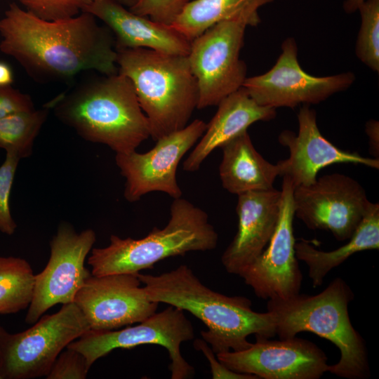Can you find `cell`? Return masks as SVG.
<instances>
[{"instance_id":"31","label":"cell","mask_w":379,"mask_h":379,"mask_svg":"<svg viewBox=\"0 0 379 379\" xmlns=\"http://www.w3.org/2000/svg\"><path fill=\"white\" fill-rule=\"evenodd\" d=\"M34 109L33 101L29 95L20 92L11 85L0 86V118Z\"/></svg>"},{"instance_id":"6","label":"cell","mask_w":379,"mask_h":379,"mask_svg":"<svg viewBox=\"0 0 379 379\" xmlns=\"http://www.w3.org/2000/svg\"><path fill=\"white\" fill-rule=\"evenodd\" d=\"M173 199L164 228L155 227L139 239L112 234L108 246L92 248L88 259L91 274H137L169 257L214 249L218 235L208 214L187 199Z\"/></svg>"},{"instance_id":"21","label":"cell","mask_w":379,"mask_h":379,"mask_svg":"<svg viewBox=\"0 0 379 379\" xmlns=\"http://www.w3.org/2000/svg\"><path fill=\"white\" fill-rule=\"evenodd\" d=\"M222 158L219 175L225 190L234 194L271 190L277 176L278 164L265 159L255 149L247 131L220 147Z\"/></svg>"},{"instance_id":"15","label":"cell","mask_w":379,"mask_h":379,"mask_svg":"<svg viewBox=\"0 0 379 379\" xmlns=\"http://www.w3.org/2000/svg\"><path fill=\"white\" fill-rule=\"evenodd\" d=\"M215 355L230 370L263 379H319L330 366L319 347L296 337L256 338L247 349Z\"/></svg>"},{"instance_id":"37","label":"cell","mask_w":379,"mask_h":379,"mask_svg":"<svg viewBox=\"0 0 379 379\" xmlns=\"http://www.w3.org/2000/svg\"><path fill=\"white\" fill-rule=\"evenodd\" d=\"M6 331L4 328L0 324V336ZM1 379V377H0Z\"/></svg>"},{"instance_id":"4","label":"cell","mask_w":379,"mask_h":379,"mask_svg":"<svg viewBox=\"0 0 379 379\" xmlns=\"http://www.w3.org/2000/svg\"><path fill=\"white\" fill-rule=\"evenodd\" d=\"M353 299L347 283L335 278L317 295L298 293L287 299H270L267 308L280 339L294 338L300 332L324 338L340 352L339 361L329 366L328 372L345 378L365 379L370 375L367 350L348 312Z\"/></svg>"},{"instance_id":"35","label":"cell","mask_w":379,"mask_h":379,"mask_svg":"<svg viewBox=\"0 0 379 379\" xmlns=\"http://www.w3.org/2000/svg\"><path fill=\"white\" fill-rule=\"evenodd\" d=\"M366 0H345L343 7L345 12L347 14H351L358 11L360 6Z\"/></svg>"},{"instance_id":"36","label":"cell","mask_w":379,"mask_h":379,"mask_svg":"<svg viewBox=\"0 0 379 379\" xmlns=\"http://www.w3.org/2000/svg\"><path fill=\"white\" fill-rule=\"evenodd\" d=\"M114 1L129 9L132 8L133 6H134L136 4H138L140 0H114Z\"/></svg>"},{"instance_id":"12","label":"cell","mask_w":379,"mask_h":379,"mask_svg":"<svg viewBox=\"0 0 379 379\" xmlns=\"http://www.w3.org/2000/svg\"><path fill=\"white\" fill-rule=\"evenodd\" d=\"M95 239V233L91 229L77 232L70 224H60L50 242L48 262L35 275L34 295L28 307L26 323H35L57 304L74 302L76 294L91 274L84 262Z\"/></svg>"},{"instance_id":"9","label":"cell","mask_w":379,"mask_h":379,"mask_svg":"<svg viewBox=\"0 0 379 379\" xmlns=\"http://www.w3.org/2000/svg\"><path fill=\"white\" fill-rule=\"evenodd\" d=\"M248 26L243 20L220 22L191 41L187 58L198 84L197 109L218 105L243 86L247 69L239 55Z\"/></svg>"},{"instance_id":"27","label":"cell","mask_w":379,"mask_h":379,"mask_svg":"<svg viewBox=\"0 0 379 379\" xmlns=\"http://www.w3.org/2000/svg\"><path fill=\"white\" fill-rule=\"evenodd\" d=\"M26 11L47 20L74 17L84 12L93 0H16Z\"/></svg>"},{"instance_id":"17","label":"cell","mask_w":379,"mask_h":379,"mask_svg":"<svg viewBox=\"0 0 379 379\" xmlns=\"http://www.w3.org/2000/svg\"><path fill=\"white\" fill-rule=\"evenodd\" d=\"M298 121L297 134L285 130L278 138L279 143L289 150V157L277 163L280 175L288 178L294 188L313 183L321 169L333 164H361L379 168L378 159L343 150L324 138L317 126L316 112L308 105L300 109Z\"/></svg>"},{"instance_id":"33","label":"cell","mask_w":379,"mask_h":379,"mask_svg":"<svg viewBox=\"0 0 379 379\" xmlns=\"http://www.w3.org/2000/svg\"><path fill=\"white\" fill-rule=\"evenodd\" d=\"M366 132L368 136L369 152L373 158L379 156V126L378 121L371 120L366 124Z\"/></svg>"},{"instance_id":"8","label":"cell","mask_w":379,"mask_h":379,"mask_svg":"<svg viewBox=\"0 0 379 379\" xmlns=\"http://www.w3.org/2000/svg\"><path fill=\"white\" fill-rule=\"evenodd\" d=\"M194 337L192 324L184 311L170 305L136 326H128L118 331L89 329L67 347L81 352L91 368L96 360L115 349L158 345L168 351L171 378L186 379L194 375V368L182 356L180 345Z\"/></svg>"},{"instance_id":"23","label":"cell","mask_w":379,"mask_h":379,"mask_svg":"<svg viewBox=\"0 0 379 379\" xmlns=\"http://www.w3.org/2000/svg\"><path fill=\"white\" fill-rule=\"evenodd\" d=\"M274 0L190 1L172 26L192 41L220 22L243 20L248 26L260 22L258 10Z\"/></svg>"},{"instance_id":"26","label":"cell","mask_w":379,"mask_h":379,"mask_svg":"<svg viewBox=\"0 0 379 379\" xmlns=\"http://www.w3.org/2000/svg\"><path fill=\"white\" fill-rule=\"evenodd\" d=\"M358 11L361 26L356 43V55L364 65L378 72L379 0H366Z\"/></svg>"},{"instance_id":"19","label":"cell","mask_w":379,"mask_h":379,"mask_svg":"<svg viewBox=\"0 0 379 379\" xmlns=\"http://www.w3.org/2000/svg\"><path fill=\"white\" fill-rule=\"evenodd\" d=\"M84 12L101 20L112 32L117 49L145 48L187 56L191 41L172 25L131 12L114 0H93Z\"/></svg>"},{"instance_id":"16","label":"cell","mask_w":379,"mask_h":379,"mask_svg":"<svg viewBox=\"0 0 379 379\" xmlns=\"http://www.w3.org/2000/svg\"><path fill=\"white\" fill-rule=\"evenodd\" d=\"M138 274H91L74 302L95 331H108L138 323L157 312Z\"/></svg>"},{"instance_id":"13","label":"cell","mask_w":379,"mask_h":379,"mask_svg":"<svg viewBox=\"0 0 379 379\" xmlns=\"http://www.w3.org/2000/svg\"><path fill=\"white\" fill-rule=\"evenodd\" d=\"M206 126L204 121L196 119L158 139L154 147L145 153L135 150L116 154V164L126 180L125 199L135 202L152 192H164L173 199L181 197L176 178L178 164L202 136Z\"/></svg>"},{"instance_id":"18","label":"cell","mask_w":379,"mask_h":379,"mask_svg":"<svg viewBox=\"0 0 379 379\" xmlns=\"http://www.w3.org/2000/svg\"><path fill=\"white\" fill-rule=\"evenodd\" d=\"M237 196V232L221 262L228 273L239 275L269 243L277 225L281 193L272 188Z\"/></svg>"},{"instance_id":"22","label":"cell","mask_w":379,"mask_h":379,"mask_svg":"<svg viewBox=\"0 0 379 379\" xmlns=\"http://www.w3.org/2000/svg\"><path fill=\"white\" fill-rule=\"evenodd\" d=\"M348 242L331 251L319 250L306 240L295 244V256L308 267L312 286H321L327 274L339 266L352 255L366 250L379 248V204L372 203Z\"/></svg>"},{"instance_id":"29","label":"cell","mask_w":379,"mask_h":379,"mask_svg":"<svg viewBox=\"0 0 379 379\" xmlns=\"http://www.w3.org/2000/svg\"><path fill=\"white\" fill-rule=\"evenodd\" d=\"M190 0H140L129 10L138 15L172 25Z\"/></svg>"},{"instance_id":"32","label":"cell","mask_w":379,"mask_h":379,"mask_svg":"<svg viewBox=\"0 0 379 379\" xmlns=\"http://www.w3.org/2000/svg\"><path fill=\"white\" fill-rule=\"evenodd\" d=\"M194 349L201 351L207 359L212 378L221 379H258L255 375L233 371L222 364L215 355L210 345L203 339L197 338L193 343Z\"/></svg>"},{"instance_id":"2","label":"cell","mask_w":379,"mask_h":379,"mask_svg":"<svg viewBox=\"0 0 379 379\" xmlns=\"http://www.w3.org/2000/svg\"><path fill=\"white\" fill-rule=\"evenodd\" d=\"M148 298L187 311L207 327L202 338L215 354L240 351L251 345L247 338H270L276 335L269 312L253 310L244 296H227L205 286L186 265L159 275L138 274Z\"/></svg>"},{"instance_id":"24","label":"cell","mask_w":379,"mask_h":379,"mask_svg":"<svg viewBox=\"0 0 379 379\" xmlns=\"http://www.w3.org/2000/svg\"><path fill=\"white\" fill-rule=\"evenodd\" d=\"M35 274L25 259L0 256V314L17 313L32 300Z\"/></svg>"},{"instance_id":"28","label":"cell","mask_w":379,"mask_h":379,"mask_svg":"<svg viewBox=\"0 0 379 379\" xmlns=\"http://www.w3.org/2000/svg\"><path fill=\"white\" fill-rule=\"evenodd\" d=\"M20 159L6 153L0 166V232L12 235L17 227L10 210L9 198Z\"/></svg>"},{"instance_id":"5","label":"cell","mask_w":379,"mask_h":379,"mask_svg":"<svg viewBox=\"0 0 379 379\" xmlns=\"http://www.w3.org/2000/svg\"><path fill=\"white\" fill-rule=\"evenodd\" d=\"M118 73L131 81L154 140L185 128L199 89L187 56L145 48L117 49Z\"/></svg>"},{"instance_id":"7","label":"cell","mask_w":379,"mask_h":379,"mask_svg":"<svg viewBox=\"0 0 379 379\" xmlns=\"http://www.w3.org/2000/svg\"><path fill=\"white\" fill-rule=\"evenodd\" d=\"M40 318L24 331L0 336L1 379L46 376L63 349L91 329L74 302Z\"/></svg>"},{"instance_id":"10","label":"cell","mask_w":379,"mask_h":379,"mask_svg":"<svg viewBox=\"0 0 379 379\" xmlns=\"http://www.w3.org/2000/svg\"><path fill=\"white\" fill-rule=\"evenodd\" d=\"M354 81L351 72L326 77L307 74L298 62L295 39L288 37L274 65L262 74L247 77L243 86L258 104L276 109L318 104L347 90Z\"/></svg>"},{"instance_id":"3","label":"cell","mask_w":379,"mask_h":379,"mask_svg":"<svg viewBox=\"0 0 379 379\" xmlns=\"http://www.w3.org/2000/svg\"><path fill=\"white\" fill-rule=\"evenodd\" d=\"M56 117L87 141L126 154L149 137V121L128 77L88 79L47 103Z\"/></svg>"},{"instance_id":"14","label":"cell","mask_w":379,"mask_h":379,"mask_svg":"<svg viewBox=\"0 0 379 379\" xmlns=\"http://www.w3.org/2000/svg\"><path fill=\"white\" fill-rule=\"evenodd\" d=\"M293 190L290 180L283 177L275 230L267 247L239 274L262 299L284 300L300 293L302 276L295 252Z\"/></svg>"},{"instance_id":"30","label":"cell","mask_w":379,"mask_h":379,"mask_svg":"<svg viewBox=\"0 0 379 379\" xmlns=\"http://www.w3.org/2000/svg\"><path fill=\"white\" fill-rule=\"evenodd\" d=\"M85 357L79 352L66 347L54 361L46 379H85L89 370Z\"/></svg>"},{"instance_id":"25","label":"cell","mask_w":379,"mask_h":379,"mask_svg":"<svg viewBox=\"0 0 379 379\" xmlns=\"http://www.w3.org/2000/svg\"><path fill=\"white\" fill-rule=\"evenodd\" d=\"M50 109L46 104L39 109L0 118V148L20 159L29 157Z\"/></svg>"},{"instance_id":"1","label":"cell","mask_w":379,"mask_h":379,"mask_svg":"<svg viewBox=\"0 0 379 379\" xmlns=\"http://www.w3.org/2000/svg\"><path fill=\"white\" fill-rule=\"evenodd\" d=\"M0 51L38 81L70 79L90 70L118 73L114 35L88 12L47 20L13 3L0 19Z\"/></svg>"},{"instance_id":"20","label":"cell","mask_w":379,"mask_h":379,"mask_svg":"<svg viewBox=\"0 0 379 379\" xmlns=\"http://www.w3.org/2000/svg\"><path fill=\"white\" fill-rule=\"evenodd\" d=\"M218 106L199 142L182 164L185 171H197L216 148L247 131L251 124L270 121L277 115L275 109L258 104L244 86L222 100Z\"/></svg>"},{"instance_id":"34","label":"cell","mask_w":379,"mask_h":379,"mask_svg":"<svg viewBox=\"0 0 379 379\" xmlns=\"http://www.w3.org/2000/svg\"><path fill=\"white\" fill-rule=\"evenodd\" d=\"M13 81V75L11 67L6 63L0 62V86L11 85Z\"/></svg>"},{"instance_id":"11","label":"cell","mask_w":379,"mask_h":379,"mask_svg":"<svg viewBox=\"0 0 379 379\" xmlns=\"http://www.w3.org/2000/svg\"><path fill=\"white\" fill-rule=\"evenodd\" d=\"M293 197L298 218L310 230L331 232L338 241L352 237L371 204L356 180L338 173L295 187Z\"/></svg>"}]
</instances>
